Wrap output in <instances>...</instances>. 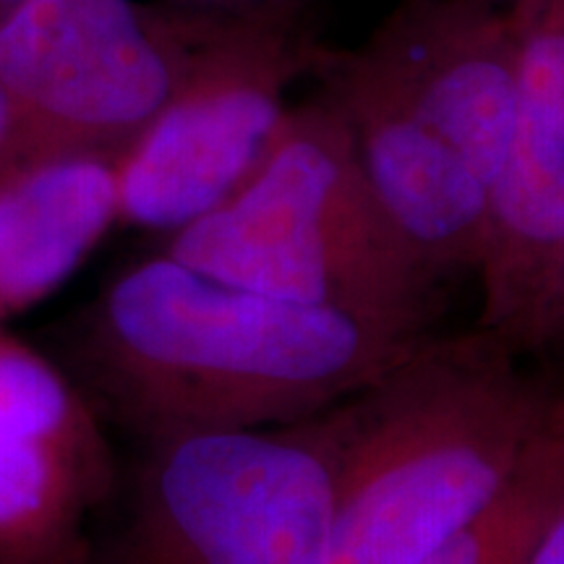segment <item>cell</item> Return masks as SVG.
Masks as SVG:
<instances>
[{"label": "cell", "mask_w": 564, "mask_h": 564, "mask_svg": "<svg viewBox=\"0 0 564 564\" xmlns=\"http://www.w3.org/2000/svg\"><path fill=\"white\" fill-rule=\"evenodd\" d=\"M426 335L419 324L249 291L162 251L105 285L70 350L97 413L150 442L314 419Z\"/></svg>", "instance_id": "obj_1"}, {"label": "cell", "mask_w": 564, "mask_h": 564, "mask_svg": "<svg viewBox=\"0 0 564 564\" xmlns=\"http://www.w3.org/2000/svg\"><path fill=\"white\" fill-rule=\"evenodd\" d=\"M476 324L423 340L324 411L335 520L327 564H415L502 491L564 415V369Z\"/></svg>", "instance_id": "obj_2"}, {"label": "cell", "mask_w": 564, "mask_h": 564, "mask_svg": "<svg viewBox=\"0 0 564 564\" xmlns=\"http://www.w3.org/2000/svg\"><path fill=\"white\" fill-rule=\"evenodd\" d=\"M162 251L274 299L419 327L444 282L387 217L327 91L293 105L257 173Z\"/></svg>", "instance_id": "obj_3"}, {"label": "cell", "mask_w": 564, "mask_h": 564, "mask_svg": "<svg viewBox=\"0 0 564 564\" xmlns=\"http://www.w3.org/2000/svg\"><path fill=\"white\" fill-rule=\"evenodd\" d=\"M121 512L87 564H327L335 468L327 415L141 442Z\"/></svg>", "instance_id": "obj_4"}, {"label": "cell", "mask_w": 564, "mask_h": 564, "mask_svg": "<svg viewBox=\"0 0 564 564\" xmlns=\"http://www.w3.org/2000/svg\"><path fill=\"white\" fill-rule=\"evenodd\" d=\"M212 19L171 0H21L0 19L17 154L118 158L178 89Z\"/></svg>", "instance_id": "obj_5"}, {"label": "cell", "mask_w": 564, "mask_h": 564, "mask_svg": "<svg viewBox=\"0 0 564 564\" xmlns=\"http://www.w3.org/2000/svg\"><path fill=\"white\" fill-rule=\"evenodd\" d=\"M291 11H215L178 89L118 154V223L173 236L257 173L293 82L333 61L295 32Z\"/></svg>", "instance_id": "obj_6"}, {"label": "cell", "mask_w": 564, "mask_h": 564, "mask_svg": "<svg viewBox=\"0 0 564 564\" xmlns=\"http://www.w3.org/2000/svg\"><path fill=\"white\" fill-rule=\"evenodd\" d=\"M518 91L478 264L481 327L533 352L564 259V0H510Z\"/></svg>", "instance_id": "obj_7"}, {"label": "cell", "mask_w": 564, "mask_h": 564, "mask_svg": "<svg viewBox=\"0 0 564 564\" xmlns=\"http://www.w3.org/2000/svg\"><path fill=\"white\" fill-rule=\"evenodd\" d=\"M118 491L102 415L68 373L0 329V564H87Z\"/></svg>", "instance_id": "obj_8"}, {"label": "cell", "mask_w": 564, "mask_h": 564, "mask_svg": "<svg viewBox=\"0 0 564 564\" xmlns=\"http://www.w3.org/2000/svg\"><path fill=\"white\" fill-rule=\"evenodd\" d=\"M352 55L494 188L518 91L507 11L489 0H405Z\"/></svg>", "instance_id": "obj_9"}, {"label": "cell", "mask_w": 564, "mask_h": 564, "mask_svg": "<svg viewBox=\"0 0 564 564\" xmlns=\"http://www.w3.org/2000/svg\"><path fill=\"white\" fill-rule=\"evenodd\" d=\"M324 76L366 178L400 236L442 280L476 272L489 238L491 188L356 55L333 58Z\"/></svg>", "instance_id": "obj_10"}, {"label": "cell", "mask_w": 564, "mask_h": 564, "mask_svg": "<svg viewBox=\"0 0 564 564\" xmlns=\"http://www.w3.org/2000/svg\"><path fill=\"white\" fill-rule=\"evenodd\" d=\"M118 217V158L13 154L0 167V329L61 291Z\"/></svg>", "instance_id": "obj_11"}, {"label": "cell", "mask_w": 564, "mask_h": 564, "mask_svg": "<svg viewBox=\"0 0 564 564\" xmlns=\"http://www.w3.org/2000/svg\"><path fill=\"white\" fill-rule=\"evenodd\" d=\"M564 510V415L502 491L415 564H525Z\"/></svg>", "instance_id": "obj_12"}, {"label": "cell", "mask_w": 564, "mask_h": 564, "mask_svg": "<svg viewBox=\"0 0 564 564\" xmlns=\"http://www.w3.org/2000/svg\"><path fill=\"white\" fill-rule=\"evenodd\" d=\"M535 356H562L564 358V259L556 274L554 291L549 295L539 329L533 337Z\"/></svg>", "instance_id": "obj_13"}, {"label": "cell", "mask_w": 564, "mask_h": 564, "mask_svg": "<svg viewBox=\"0 0 564 564\" xmlns=\"http://www.w3.org/2000/svg\"><path fill=\"white\" fill-rule=\"evenodd\" d=\"M171 3L217 13H267L293 9L295 0H171Z\"/></svg>", "instance_id": "obj_14"}, {"label": "cell", "mask_w": 564, "mask_h": 564, "mask_svg": "<svg viewBox=\"0 0 564 564\" xmlns=\"http://www.w3.org/2000/svg\"><path fill=\"white\" fill-rule=\"evenodd\" d=\"M525 564H564V510L556 514Z\"/></svg>", "instance_id": "obj_15"}, {"label": "cell", "mask_w": 564, "mask_h": 564, "mask_svg": "<svg viewBox=\"0 0 564 564\" xmlns=\"http://www.w3.org/2000/svg\"><path fill=\"white\" fill-rule=\"evenodd\" d=\"M17 150H19L17 126H13L9 102H6V97L0 95V167H3L6 162L17 154Z\"/></svg>", "instance_id": "obj_16"}, {"label": "cell", "mask_w": 564, "mask_h": 564, "mask_svg": "<svg viewBox=\"0 0 564 564\" xmlns=\"http://www.w3.org/2000/svg\"><path fill=\"white\" fill-rule=\"evenodd\" d=\"M17 3H21V0H0V19H3Z\"/></svg>", "instance_id": "obj_17"}, {"label": "cell", "mask_w": 564, "mask_h": 564, "mask_svg": "<svg viewBox=\"0 0 564 564\" xmlns=\"http://www.w3.org/2000/svg\"><path fill=\"white\" fill-rule=\"evenodd\" d=\"M489 3H497V0H489Z\"/></svg>", "instance_id": "obj_18"}]
</instances>
